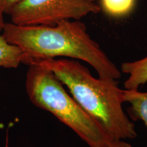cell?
Here are the masks:
<instances>
[{"mask_svg": "<svg viewBox=\"0 0 147 147\" xmlns=\"http://www.w3.org/2000/svg\"><path fill=\"white\" fill-rule=\"evenodd\" d=\"M26 63L27 59L23 51L0 34V67L16 69L21 64Z\"/></svg>", "mask_w": 147, "mask_h": 147, "instance_id": "cell-7", "label": "cell"}, {"mask_svg": "<svg viewBox=\"0 0 147 147\" xmlns=\"http://www.w3.org/2000/svg\"><path fill=\"white\" fill-rule=\"evenodd\" d=\"M124 99L125 102L130 104L127 110L130 119L142 121L147 128V92L124 89Z\"/></svg>", "mask_w": 147, "mask_h": 147, "instance_id": "cell-6", "label": "cell"}, {"mask_svg": "<svg viewBox=\"0 0 147 147\" xmlns=\"http://www.w3.org/2000/svg\"><path fill=\"white\" fill-rule=\"evenodd\" d=\"M2 34L23 51L27 65L42 60L66 57L88 63L101 78L117 80L122 75L79 20H64L52 26L6 23Z\"/></svg>", "mask_w": 147, "mask_h": 147, "instance_id": "cell-1", "label": "cell"}, {"mask_svg": "<svg viewBox=\"0 0 147 147\" xmlns=\"http://www.w3.org/2000/svg\"><path fill=\"white\" fill-rule=\"evenodd\" d=\"M88 1H94V0H88Z\"/></svg>", "mask_w": 147, "mask_h": 147, "instance_id": "cell-12", "label": "cell"}, {"mask_svg": "<svg viewBox=\"0 0 147 147\" xmlns=\"http://www.w3.org/2000/svg\"><path fill=\"white\" fill-rule=\"evenodd\" d=\"M106 13L113 16L126 15L133 8L134 0H102Z\"/></svg>", "mask_w": 147, "mask_h": 147, "instance_id": "cell-8", "label": "cell"}, {"mask_svg": "<svg viewBox=\"0 0 147 147\" xmlns=\"http://www.w3.org/2000/svg\"><path fill=\"white\" fill-rule=\"evenodd\" d=\"M120 70L129 76L124 82L125 89H138L147 82V56L134 61L124 62Z\"/></svg>", "mask_w": 147, "mask_h": 147, "instance_id": "cell-5", "label": "cell"}, {"mask_svg": "<svg viewBox=\"0 0 147 147\" xmlns=\"http://www.w3.org/2000/svg\"><path fill=\"white\" fill-rule=\"evenodd\" d=\"M25 89L30 102L70 128L90 147H104L113 140L96 120L65 91L50 69L38 63L28 65Z\"/></svg>", "mask_w": 147, "mask_h": 147, "instance_id": "cell-3", "label": "cell"}, {"mask_svg": "<svg viewBox=\"0 0 147 147\" xmlns=\"http://www.w3.org/2000/svg\"><path fill=\"white\" fill-rule=\"evenodd\" d=\"M21 1V0H0V2L2 5L5 14H10L14 7Z\"/></svg>", "mask_w": 147, "mask_h": 147, "instance_id": "cell-9", "label": "cell"}, {"mask_svg": "<svg viewBox=\"0 0 147 147\" xmlns=\"http://www.w3.org/2000/svg\"><path fill=\"white\" fill-rule=\"evenodd\" d=\"M5 14L4 10L1 5V2H0V34H2L3 29L5 25V22L4 21V18H3V14Z\"/></svg>", "mask_w": 147, "mask_h": 147, "instance_id": "cell-11", "label": "cell"}, {"mask_svg": "<svg viewBox=\"0 0 147 147\" xmlns=\"http://www.w3.org/2000/svg\"><path fill=\"white\" fill-rule=\"evenodd\" d=\"M100 8L88 0H21L10 14L18 25H52L64 20H80Z\"/></svg>", "mask_w": 147, "mask_h": 147, "instance_id": "cell-4", "label": "cell"}, {"mask_svg": "<svg viewBox=\"0 0 147 147\" xmlns=\"http://www.w3.org/2000/svg\"><path fill=\"white\" fill-rule=\"evenodd\" d=\"M104 147H132L129 143L124 140H115L111 144Z\"/></svg>", "mask_w": 147, "mask_h": 147, "instance_id": "cell-10", "label": "cell"}, {"mask_svg": "<svg viewBox=\"0 0 147 147\" xmlns=\"http://www.w3.org/2000/svg\"><path fill=\"white\" fill-rule=\"evenodd\" d=\"M34 63L50 69L82 109L113 140L137 137L135 124L123 108L124 90L119 87L117 80L95 78L87 67L72 59H50Z\"/></svg>", "mask_w": 147, "mask_h": 147, "instance_id": "cell-2", "label": "cell"}]
</instances>
